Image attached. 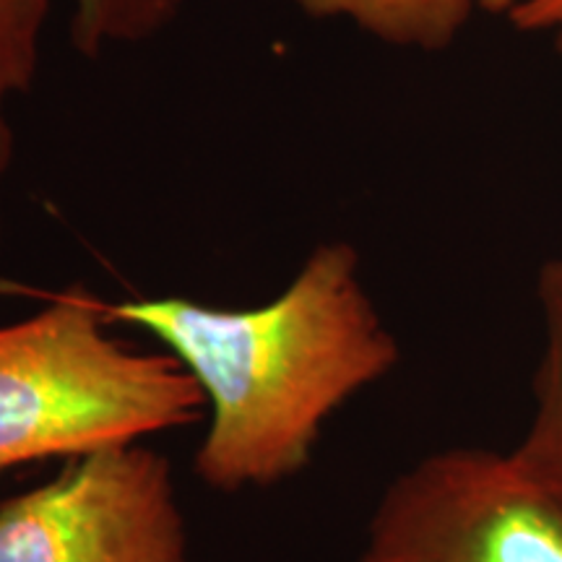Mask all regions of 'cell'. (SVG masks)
Here are the masks:
<instances>
[{
	"instance_id": "obj_3",
	"label": "cell",
	"mask_w": 562,
	"mask_h": 562,
	"mask_svg": "<svg viewBox=\"0 0 562 562\" xmlns=\"http://www.w3.org/2000/svg\"><path fill=\"white\" fill-rule=\"evenodd\" d=\"M357 562H562V503L510 451L446 448L393 476Z\"/></svg>"
},
{
	"instance_id": "obj_6",
	"label": "cell",
	"mask_w": 562,
	"mask_h": 562,
	"mask_svg": "<svg viewBox=\"0 0 562 562\" xmlns=\"http://www.w3.org/2000/svg\"><path fill=\"white\" fill-rule=\"evenodd\" d=\"M315 21H341L402 50L438 53L451 47L480 9V0H292Z\"/></svg>"
},
{
	"instance_id": "obj_8",
	"label": "cell",
	"mask_w": 562,
	"mask_h": 562,
	"mask_svg": "<svg viewBox=\"0 0 562 562\" xmlns=\"http://www.w3.org/2000/svg\"><path fill=\"white\" fill-rule=\"evenodd\" d=\"M186 0H74L68 21L70 47L100 60L112 47H133L159 37L180 19Z\"/></svg>"
},
{
	"instance_id": "obj_4",
	"label": "cell",
	"mask_w": 562,
	"mask_h": 562,
	"mask_svg": "<svg viewBox=\"0 0 562 562\" xmlns=\"http://www.w3.org/2000/svg\"><path fill=\"white\" fill-rule=\"evenodd\" d=\"M0 562H191L170 461L115 446L0 503Z\"/></svg>"
},
{
	"instance_id": "obj_7",
	"label": "cell",
	"mask_w": 562,
	"mask_h": 562,
	"mask_svg": "<svg viewBox=\"0 0 562 562\" xmlns=\"http://www.w3.org/2000/svg\"><path fill=\"white\" fill-rule=\"evenodd\" d=\"M50 13L53 0H0V186L9 178L16 157L9 104L16 97L30 94L37 83Z\"/></svg>"
},
{
	"instance_id": "obj_5",
	"label": "cell",
	"mask_w": 562,
	"mask_h": 562,
	"mask_svg": "<svg viewBox=\"0 0 562 562\" xmlns=\"http://www.w3.org/2000/svg\"><path fill=\"white\" fill-rule=\"evenodd\" d=\"M537 300L544 347L531 378V419L510 456L562 503V258L539 266Z\"/></svg>"
},
{
	"instance_id": "obj_9",
	"label": "cell",
	"mask_w": 562,
	"mask_h": 562,
	"mask_svg": "<svg viewBox=\"0 0 562 562\" xmlns=\"http://www.w3.org/2000/svg\"><path fill=\"white\" fill-rule=\"evenodd\" d=\"M487 13H503L521 32H558L562 26V0H480Z\"/></svg>"
},
{
	"instance_id": "obj_1",
	"label": "cell",
	"mask_w": 562,
	"mask_h": 562,
	"mask_svg": "<svg viewBox=\"0 0 562 562\" xmlns=\"http://www.w3.org/2000/svg\"><path fill=\"white\" fill-rule=\"evenodd\" d=\"M100 305L108 323L149 331L199 381L211 427L193 469L220 492L300 474L326 419L402 360L364 290L360 252L344 240L313 248L284 292L256 307L188 297Z\"/></svg>"
},
{
	"instance_id": "obj_2",
	"label": "cell",
	"mask_w": 562,
	"mask_h": 562,
	"mask_svg": "<svg viewBox=\"0 0 562 562\" xmlns=\"http://www.w3.org/2000/svg\"><path fill=\"white\" fill-rule=\"evenodd\" d=\"M45 297L40 313L0 326V474L201 419L209 398L178 357L110 336L94 294Z\"/></svg>"
},
{
	"instance_id": "obj_10",
	"label": "cell",
	"mask_w": 562,
	"mask_h": 562,
	"mask_svg": "<svg viewBox=\"0 0 562 562\" xmlns=\"http://www.w3.org/2000/svg\"><path fill=\"white\" fill-rule=\"evenodd\" d=\"M554 40H558V53L562 55V26H560L558 32H554Z\"/></svg>"
}]
</instances>
